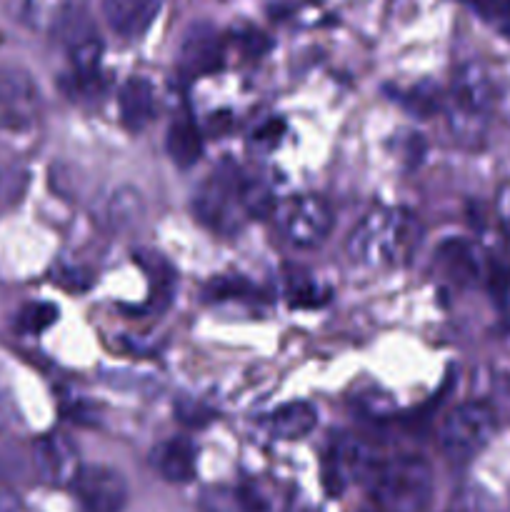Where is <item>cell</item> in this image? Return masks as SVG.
Listing matches in <instances>:
<instances>
[{
    "mask_svg": "<svg viewBox=\"0 0 510 512\" xmlns=\"http://www.w3.org/2000/svg\"><path fill=\"white\" fill-rule=\"evenodd\" d=\"M418 220L400 208H373L348 238V258L360 268H393L418 245Z\"/></svg>",
    "mask_w": 510,
    "mask_h": 512,
    "instance_id": "cell-1",
    "label": "cell"
},
{
    "mask_svg": "<svg viewBox=\"0 0 510 512\" xmlns=\"http://www.w3.org/2000/svg\"><path fill=\"white\" fill-rule=\"evenodd\" d=\"M368 483L385 512H423L433 498V470L420 455L380 460Z\"/></svg>",
    "mask_w": 510,
    "mask_h": 512,
    "instance_id": "cell-2",
    "label": "cell"
},
{
    "mask_svg": "<svg viewBox=\"0 0 510 512\" xmlns=\"http://www.w3.org/2000/svg\"><path fill=\"white\" fill-rule=\"evenodd\" d=\"M243 183L245 178L240 175L238 165H218V168L200 183L198 193H195V215L215 230H223V233L235 230L240 223V213H245Z\"/></svg>",
    "mask_w": 510,
    "mask_h": 512,
    "instance_id": "cell-3",
    "label": "cell"
},
{
    "mask_svg": "<svg viewBox=\"0 0 510 512\" xmlns=\"http://www.w3.org/2000/svg\"><path fill=\"white\" fill-rule=\"evenodd\" d=\"M495 413L485 403H463L445 415L440 448L453 463L473 460L495 435Z\"/></svg>",
    "mask_w": 510,
    "mask_h": 512,
    "instance_id": "cell-4",
    "label": "cell"
},
{
    "mask_svg": "<svg viewBox=\"0 0 510 512\" xmlns=\"http://www.w3.org/2000/svg\"><path fill=\"white\" fill-rule=\"evenodd\" d=\"M273 215L285 240L300 250L323 245L333 230V210L318 195H295L283 200L275 205Z\"/></svg>",
    "mask_w": 510,
    "mask_h": 512,
    "instance_id": "cell-5",
    "label": "cell"
},
{
    "mask_svg": "<svg viewBox=\"0 0 510 512\" xmlns=\"http://www.w3.org/2000/svg\"><path fill=\"white\" fill-rule=\"evenodd\" d=\"M43 98L28 70L0 65V130L20 133L38 123Z\"/></svg>",
    "mask_w": 510,
    "mask_h": 512,
    "instance_id": "cell-6",
    "label": "cell"
},
{
    "mask_svg": "<svg viewBox=\"0 0 510 512\" xmlns=\"http://www.w3.org/2000/svg\"><path fill=\"white\" fill-rule=\"evenodd\" d=\"M73 490L88 512H120L128 503V483L108 465H83Z\"/></svg>",
    "mask_w": 510,
    "mask_h": 512,
    "instance_id": "cell-7",
    "label": "cell"
},
{
    "mask_svg": "<svg viewBox=\"0 0 510 512\" xmlns=\"http://www.w3.org/2000/svg\"><path fill=\"white\" fill-rule=\"evenodd\" d=\"M223 38L210 23H195L185 30L178 50V70L183 78H205L223 68Z\"/></svg>",
    "mask_w": 510,
    "mask_h": 512,
    "instance_id": "cell-8",
    "label": "cell"
},
{
    "mask_svg": "<svg viewBox=\"0 0 510 512\" xmlns=\"http://www.w3.org/2000/svg\"><path fill=\"white\" fill-rule=\"evenodd\" d=\"M33 463L40 478L55 488L73 485V480L80 473L78 448L65 433H48L35 440L33 445Z\"/></svg>",
    "mask_w": 510,
    "mask_h": 512,
    "instance_id": "cell-9",
    "label": "cell"
},
{
    "mask_svg": "<svg viewBox=\"0 0 510 512\" xmlns=\"http://www.w3.org/2000/svg\"><path fill=\"white\" fill-rule=\"evenodd\" d=\"M495 100L493 80L483 65H463L453 78L455 123L460 120H478L488 113Z\"/></svg>",
    "mask_w": 510,
    "mask_h": 512,
    "instance_id": "cell-10",
    "label": "cell"
},
{
    "mask_svg": "<svg viewBox=\"0 0 510 512\" xmlns=\"http://www.w3.org/2000/svg\"><path fill=\"white\" fill-rule=\"evenodd\" d=\"M163 0H103V18L120 38H140L158 18Z\"/></svg>",
    "mask_w": 510,
    "mask_h": 512,
    "instance_id": "cell-11",
    "label": "cell"
},
{
    "mask_svg": "<svg viewBox=\"0 0 510 512\" xmlns=\"http://www.w3.org/2000/svg\"><path fill=\"white\" fill-rule=\"evenodd\" d=\"M195 448L185 438H170L165 443L155 445L150 463L158 470V475L168 483H190L195 478Z\"/></svg>",
    "mask_w": 510,
    "mask_h": 512,
    "instance_id": "cell-12",
    "label": "cell"
},
{
    "mask_svg": "<svg viewBox=\"0 0 510 512\" xmlns=\"http://www.w3.org/2000/svg\"><path fill=\"white\" fill-rule=\"evenodd\" d=\"M120 118L128 130H143L155 115V90L150 80L130 78L118 95Z\"/></svg>",
    "mask_w": 510,
    "mask_h": 512,
    "instance_id": "cell-13",
    "label": "cell"
},
{
    "mask_svg": "<svg viewBox=\"0 0 510 512\" xmlns=\"http://www.w3.org/2000/svg\"><path fill=\"white\" fill-rule=\"evenodd\" d=\"M438 265L455 285H473L480 280L478 250L465 240H448L438 248Z\"/></svg>",
    "mask_w": 510,
    "mask_h": 512,
    "instance_id": "cell-14",
    "label": "cell"
},
{
    "mask_svg": "<svg viewBox=\"0 0 510 512\" xmlns=\"http://www.w3.org/2000/svg\"><path fill=\"white\" fill-rule=\"evenodd\" d=\"M268 433L278 440H300L318 425V413L308 403H288L280 405L278 410L265 420Z\"/></svg>",
    "mask_w": 510,
    "mask_h": 512,
    "instance_id": "cell-15",
    "label": "cell"
},
{
    "mask_svg": "<svg viewBox=\"0 0 510 512\" xmlns=\"http://www.w3.org/2000/svg\"><path fill=\"white\" fill-rule=\"evenodd\" d=\"M165 148H168L170 160L178 168H193L203 155V135H200L198 125L193 118L183 115V118L173 120L165 135Z\"/></svg>",
    "mask_w": 510,
    "mask_h": 512,
    "instance_id": "cell-16",
    "label": "cell"
},
{
    "mask_svg": "<svg viewBox=\"0 0 510 512\" xmlns=\"http://www.w3.org/2000/svg\"><path fill=\"white\" fill-rule=\"evenodd\" d=\"M143 265L150 275L148 308L160 313V310L168 308L170 300H173L175 295V273L160 255H148V258H143Z\"/></svg>",
    "mask_w": 510,
    "mask_h": 512,
    "instance_id": "cell-17",
    "label": "cell"
},
{
    "mask_svg": "<svg viewBox=\"0 0 510 512\" xmlns=\"http://www.w3.org/2000/svg\"><path fill=\"white\" fill-rule=\"evenodd\" d=\"M108 215L113 228L118 230H128L133 228V225H138L145 215V205L138 190L133 188L118 190V193L113 195V200H110Z\"/></svg>",
    "mask_w": 510,
    "mask_h": 512,
    "instance_id": "cell-18",
    "label": "cell"
},
{
    "mask_svg": "<svg viewBox=\"0 0 510 512\" xmlns=\"http://www.w3.org/2000/svg\"><path fill=\"white\" fill-rule=\"evenodd\" d=\"M288 295L295 308H313L328 298V293L320 288L318 278L305 270H293V275H288Z\"/></svg>",
    "mask_w": 510,
    "mask_h": 512,
    "instance_id": "cell-19",
    "label": "cell"
},
{
    "mask_svg": "<svg viewBox=\"0 0 510 512\" xmlns=\"http://www.w3.org/2000/svg\"><path fill=\"white\" fill-rule=\"evenodd\" d=\"M205 298L213 303H228V300H253L258 298V290L240 275H220L213 278L205 288Z\"/></svg>",
    "mask_w": 510,
    "mask_h": 512,
    "instance_id": "cell-20",
    "label": "cell"
},
{
    "mask_svg": "<svg viewBox=\"0 0 510 512\" xmlns=\"http://www.w3.org/2000/svg\"><path fill=\"white\" fill-rule=\"evenodd\" d=\"M55 320H58V308H55V305L30 303L20 310L18 328L23 330V333L38 335V333H43V330H48Z\"/></svg>",
    "mask_w": 510,
    "mask_h": 512,
    "instance_id": "cell-21",
    "label": "cell"
},
{
    "mask_svg": "<svg viewBox=\"0 0 510 512\" xmlns=\"http://www.w3.org/2000/svg\"><path fill=\"white\" fill-rule=\"evenodd\" d=\"M20 425V410L18 403L13 400L10 390L0 385V433H10L13 428Z\"/></svg>",
    "mask_w": 510,
    "mask_h": 512,
    "instance_id": "cell-22",
    "label": "cell"
},
{
    "mask_svg": "<svg viewBox=\"0 0 510 512\" xmlns=\"http://www.w3.org/2000/svg\"><path fill=\"white\" fill-rule=\"evenodd\" d=\"M495 208H498L500 223H503L505 235H508V245H510V183L500 188L498 200H495Z\"/></svg>",
    "mask_w": 510,
    "mask_h": 512,
    "instance_id": "cell-23",
    "label": "cell"
},
{
    "mask_svg": "<svg viewBox=\"0 0 510 512\" xmlns=\"http://www.w3.org/2000/svg\"><path fill=\"white\" fill-rule=\"evenodd\" d=\"M280 133H283V125L275 123V120H270L265 128H260L258 133H255V140H270V143H275V140L280 138Z\"/></svg>",
    "mask_w": 510,
    "mask_h": 512,
    "instance_id": "cell-24",
    "label": "cell"
},
{
    "mask_svg": "<svg viewBox=\"0 0 510 512\" xmlns=\"http://www.w3.org/2000/svg\"><path fill=\"white\" fill-rule=\"evenodd\" d=\"M0 512H20V500L13 493L0 490Z\"/></svg>",
    "mask_w": 510,
    "mask_h": 512,
    "instance_id": "cell-25",
    "label": "cell"
}]
</instances>
